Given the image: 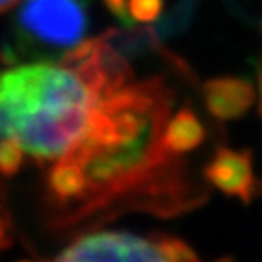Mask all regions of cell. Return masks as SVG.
<instances>
[{
    "instance_id": "obj_1",
    "label": "cell",
    "mask_w": 262,
    "mask_h": 262,
    "mask_svg": "<svg viewBox=\"0 0 262 262\" xmlns=\"http://www.w3.org/2000/svg\"><path fill=\"white\" fill-rule=\"evenodd\" d=\"M129 75L102 37L80 42L60 62L9 68L0 73V139L51 166L82 146L106 95Z\"/></svg>"
},
{
    "instance_id": "obj_11",
    "label": "cell",
    "mask_w": 262,
    "mask_h": 262,
    "mask_svg": "<svg viewBox=\"0 0 262 262\" xmlns=\"http://www.w3.org/2000/svg\"><path fill=\"white\" fill-rule=\"evenodd\" d=\"M260 111H262V68H260Z\"/></svg>"
},
{
    "instance_id": "obj_5",
    "label": "cell",
    "mask_w": 262,
    "mask_h": 262,
    "mask_svg": "<svg viewBox=\"0 0 262 262\" xmlns=\"http://www.w3.org/2000/svg\"><path fill=\"white\" fill-rule=\"evenodd\" d=\"M253 100V88L242 78H213L204 86V104L215 119L229 120L242 117Z\"/></svg>"
},
{
    "instance_id": "obj_4",
    "label": "cell",
    "mask_w": 262,
    "mask_h": 262,
    "mask_svg": "<svg viewBox=\"0 0 262 262\" xmlns=\"http://www.w3.org/2000/svg\"><path fill=\"white\" fill-rule=\"evenodd\" d=\"M204 179L209 184L229 196H238L250 202L260 193L262 182H258L253 171L251 153L231 147H219L204 168Z\"/></svg>"
},
{
    "instance_id": "obj_10",
    "label": "cell",
    "mask_w": 262,
    "mask_h": 262,
    "mask_svg": "<svg viewBox=\"0 0 262 262\" xmlns=\"http://www.w3.org/2000/svg\"><path fill=\"white\" fill-rule=\"evenodd\" d=\"M22 0H0V13L9 11L11 8H15L16 4H20Z\"/></svg>"
},
{
    "instance_id": "obj_8",
    "label": "cell",
    "mask_w": 262,
    "mask_h": 262,
    "mask_svg": "<svg viewBox=\"0 0 262 262\" xmlns=\"http://www.w3.org/2000/svg\"><path fill=\"white\" fill-rule=\"evenodd\" d=\"M162 0H126V15L137 22H151L160 15Z\"/></svg>"
},
{
    "instance_id": "obj_6",
    "label": "cell",
    "mask_w": 262,
    "mask_h": 262,
    "mask_svg": "<svg viewBox=\"0 0 262 262\" xmlns=\"http://www.w3.org/2000/svg\"><path fill=\"white\" fill-rule=\"evenodd\" d=\"M204 126L189 107H182L169 115L162 131V146L169 155L180 157L193 151L204 140Z\"/></svg>"
},
{
    "instance_id": "obj_7",
    "label": "cell",
    "mask_w": 262,
    "mask_h": 262,
    "mask_svg": "<svg viewBox=\"0 0 262 262\" xmlns=\"http://www.w3.org/2000/svg\"><path fill=\"white\" fill-rule=\"evenodd\" d=\"M24 164V153L13 140L0 139V175L13 177Z\"/></svg>"
},
{
    "instance_id": "obj_2",
    "label": "cell",
    "mask_w": 262,
    "mask_h": 262,
    "mask_svg": "<svg viewBox=\"0 0 262 262\" xmlns=\"http://www.w3.org/2000/svg\"><path fill=\"white\" fill-rule=\"evenodd\" d=\"M57 260H196L199 255L177 237L135 235L127 231H97L75 238Z\"/></svg>"
},
{
    "instance_id": "obj_3",
    "label": "cell",
    "mask_w": 262,
    "mask_h": 262,
    "mask_svg": "<svg viewBox=\"0 0 262 262\" xmlns=\"http://www.w3.org/2000/svg\"><path fill=\"white\" fill-rule=\"evenodd\" d=\"M18 35L29 44L70 51L84 42L88 8L84 0H22L16 13Z\"/></svg>"
},
{
    "instance_id": "obj_9",
    "label": "cell",
    "mask_w": 262,
    "mask_h": 262,
    "mask_svg": "<svg viewBox=\"0 0 262 262\" xmlns=\"http://www.w3.org/2000/svg\"><path fill=\"white\" fill-rule=\"evenodd\" d=\"M11 244V235H9V219L6 215L4 208L0 206V250H4Z\"/></svg>"
}]
</instances>
